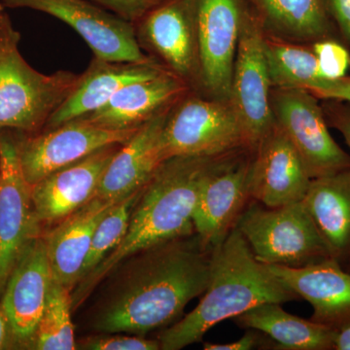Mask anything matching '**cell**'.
<instances>
[{
	"instance_id": "cell-1",
	"label": "cell",
	"mask_w": 350,
	"mask_h": 350,
	"mask_svg": "<svg viewBox=\"0 0 350 350\" xmlns=\"http://www.w3.org/2000/svg\"><path fill=\"white\" fill-rule=\"evenodd\" d=\"M213 248L194 232L128 258L108 275L116 278L96 306L94 330L145 336L174 323L208 286Z\"/></svg>"
},
{
	"instance_id": "cell-2",
	"label": "cell",
	"mask_w": 350,
	"mask_h": 350,
	"mask_svg": "<svg viewBox=\"0 0 350 350\" xmlns=\"http://www.w3.org/2000/svg\"><path fill=\"white\" fill-rule=\"evenodd\" d=\"M214 157H174L161 163L142 189L121 243L75 285L71 295L73 310L128 258L194 234L196 204Z\"/></svg>"
},
{
	"instance_id": "cell-3",
	"label": "cell",
	"mask_w": 350,
	"mask_h": 350,
	"mask_svg": "<svg viewBox=\"0 0 350 350\" xmlns=\"http://www.w3.org/2000/svg\"><path fill=\"white\" fill-rule=\"evenodd\" d=\"M300 300L269 269L258 261L236 227L213 248V271L199 305L183 319L161 332L163 350H179L200 342L213 326L262 304Z\"/></svg>"
},
{
	"instance_id": "cell-4",
	"label": "cell",
	"mask_w": 350,
	"mask_h": 350,
	"mask_svg": "<svg viewBox=\"0 0 350 350\" xmlns=\"http://www.w3.org/2000/svg\"><path fill=\"white\" fill-rule=\"evenodd\" d=\"M20 40L19 31L3 11L0 14V131L31 135L44 130L72 93L80 75L39 72L21 54Z\"/></svg>"
},
{
	"instance_id": "cell-5",
	"label": "cell",
	"mask_w": 350,
	"mask_h": 350,
	"mask_svg": "<svg viewBox=\"0 0 350 350\" xmlns=\"http://www.w3.org/2000/svg\"><path fill=\"white\" fill-rule=\"evenodd\" d=\"M234 227L268 266L301 268L332 258L303 202L269 207L251 200Z\"/></svg>"
},
{
	"instance_id": "cell-6",
	"label": "cell",
	"mask_w": 350,
	"mask_h": 350,
	"mask_svg": "<svg viewBox=\"0 0 350 350\" xmlns=\"http://www.w3.org/2000/svg\"><path fill=\"white\" fill-rule=\"evenodd\" d=\"M250 148L231 101L190 91L170 108L162 133L163 160L174 157H211Z\"/></svg>"
},
{
	"instance_id": "cell-7",
	"label": "cell",
	"mask_w": 350,
	"mask_h": 350,
	"mask_svg": "<svg viewBox=\"0 0 350 350\" xmlns=\"http://www.w3.org/2000/svg\"><path fill=\"white\" fill-rule=\"evenodd\" d=\"M133 25L142 50L197 93L200 75L197 0H161Z\"/></svg>"
},
{
	"instance_id": "cell-8",
	"label": "cell",
	"mask_w": 350,
	"mask_h": 350,
	"mask_svg": "<svg viewBox=\"0 0 350 350\" xmlns=\"http://www.w3.org/2000/svg\"><path fill=\"white\" fill-rule=\"evenodd\" d=\"M273 120L300 154L312 178L350 169V156L331 137L319 98L304 89L271 88Z\"/></svg>"
},
{
	"instance_id": "cell-9",
	"label": "cell",
	"mask_w": 350,
	"mask_h": 350,
	"mask_svg": "<svg viewBox=\"0 0 350 350\" xmlns=\"http://www.w3.org/2000/svg\"><path fill=\"white\" fill-rule=\"evenodd\" d=\"M254 150L241 148L214 157L196 204V234L215 247L236 225L250 202V177Z\"/></svg>"
},
{
	"instance_id": "cell-10",
	"label": "cell",
	"mask_w": 350,
	"mask_h": 350,
	"mask_svg": "<svg viewBox=\"0 0 350 350\" xmlns=\"http://www.w3.org/2000/svg\"><path fill=\"white\" fill-rule=\"evenodd\" d=\"M4 8H29L63 21L88 44L94 57L109 62H156L142 50L133 23L90 0H2Z\"/></svg>"
},
{
	"instance_id": "cell-11",
	"label": "cell",
	"mask_w": 350,
	"mask_h": 350,
	"mask_svg": "<svg viewBox=\"0 0 350 350\" xmlns=\"http://www.w3.org/2000/svg\"><path fill=\"white\" fill-rule=\"evenodd\" d=\"M271 89L265 32L254 14L244 3L232 69L231 103L253 150L275 125L269 103Z\"/></svg>"
},
{
	"instance_id": "cell-12",
	"label": "cell",
	"mask_w": 350,
	"mask_h": 350,
	"mask_svg": "<svg viewBox=\"0 0 350 350\" xmlns=\"http://www.w3.org/2000/svg\"><path fill=\"white\" fill-rule=\"evenodd\" d=\"M137 129L112 130L78 118L50 130L18 139L23 172L32 186L48 175L64 169L111 145L124 144Z\"/></svg>"
},
{
	"instance_id": "cell-13",
	"label": "cell",
	"mask_w": 350,
	"mask_h": 350,
	"mask_svg": "<svg viewBox=\"0 0 350 350\" xmlns=\"http://www.w3.org/2000/svg\"><path fill=\"white\" fill-rule=\"evenodd\" d=\"M243 0H197L200 75L197 93L231 101Z\"/></svg>"
},
{
	"instance_id": "cell-14",
	"label": "cell",
	"mask_w": 350,
	"mask_h": 350,
	"mask_svg": "<svg viewBox=\"0 0 350 350\" xmlns=\"http://www.w3.org/2000/svg\"><path fill=\"white\" fill-rule=\"evenodd\" d=\"M0 131V292L27 243L38 236L31 186L19 158L18 139Z\"/></svg>"
},
{
	"instance_id": "cell-15",
	"label": "cell",
	"mask_w": 350,
	"mask_h": 350,
	"mask_svg": "<svg viewBox=\"0 0 350 350\" xmlns=\"http://www.w3.org/2000/svg\"><path fill=\"white\" fill-rule=\"evenodd\" d=\"M52 282L45 241L38 234L27 243L18 258L0 303L12 326L19 349H32Z\"/></svg>"
},
{
	"instance_id": "cell-16",
	"label": "cell",
	"mask_w": 350,
	"mask_h": 350,
	"mask_svg": "<svg viewBox=\"0 0 350 350\" xmlns=\"http://www.w3.org/2000/svg\"><path fill=\"white\" fill-rule=\"evenodd\" d=\"M312 179L300 154L275 123L254 149L250 199L269 207L301 202Z\"/></svg>"
},
{
	"instance_id": "cell-17",
	"label": "cell",
	"mask_w": 350,
	"mask_h": 350,
	"mask_svg": "<svg viewBox=\"0 0 350 350\" xmlns=\"http://www.w3.org/2000/svg\"><path fill=\"white\" fill-rule=\"evenodd\" d=\"M121 145L105 147L32 185V204L39 223L63 220L94 199L108 163Z\"/></svg>"
},
{
	"instance_id": "cell-18",
	"label": "cell",
	"mask_w": 350,
	"mask_h": 350,
	"mask_svg": "<svg viewBox=\"0 0 350 350\" xmlns=\"http://www.w3.org/2000/svg\"><path fill=\"white\" fill-rule=\"evenodd\" d=\"M269 268L285 286L312 305V321L335 331L350 325V273L335 259L301 268Z\"/></svg>"
},
{
	"instance_id": "cell-19",
	"label": "cell",
	"mask_w": 350,
	"mask_h": 350,
	"mask_svg": "<svg viewBox=\"0 0 350 350\" xmlns=\"http://www.w3.org/2000/svg\"><path fill=\"white\" fill-rule=\"evenodd\" d=\"M165 71L169 70L158 62L126 63L94 57L84 73L80 75L72 93L50 117L44 130L87 116L103 107L122 88L156 77Z\"/></svg>"
},
{
	"instance_id": "cell-20",
	"label": "cell",
	"mask_w": 350,
	"mask_h": 350,
	"mask_svg": "<svg viewBox=\"0 0 350 350\" xmlns=\"http://www.w3.org/2000/svg\"><path fill=\"white\" fill-rule=\"evenodd\" d=\"M192 91L183 80L165 71L156 77L131 83L103 107L82 118L112 130H131L169 109Z\"/></svg>"
},
{
	"instance_id": "cell-21",
	"label": "cell",
	"mask_w": 350,
	"mask_h": 350,
	"mask_svg": "<svg viewBox=\"0 0 350 350\" xmlns=\"http://www.w3.org/2000/svg\"><path fill=\"white\" fill-rule=\"evenodd\" d=\"M170 108L140 126L119 147L101 177L96 197L118 202L144 187L153 176L165 162L161 156L160 139Z\"/></svg>"
},
{
	"instance_id": "cell-22",
	"label": "cell",
	"mask_w": 350,
	"mask_h": 350,
	"mask_svg": "<svg viewBox=\"0 0 350 350\" xmlns=\"http://www.w3.org/2000/svg\"><path fill=\"white\" fill-rule=\"evenodd\" d=\"M116 202L94 197L61 220L44 237L54 280L70 290L75 287L81 276L94 231Z\"/></svg>"
},
{
	"instance_id": "cell-23",
	"label": "cell",
	"mask_w": 350,
	"mask_h": 350,
	"mask_svg": "<svg viewBox=\"0 0 350 350\" xmlns=\"http://www.w3.org/2000/svg\"><path fill=\"white\" fill-rule=\"evenodd\" d=\"M301 202L332 258L347 268L350 262V169L312 179Z\"/></svg>"
},
{
	"instance_id": "cell-24",
	"label": "cell",
	"mask_w": 350,
	"mask_h": 350,
	"mask_svg": "<svg viewBox=\"0 0 350 350\" xmlns=\"http://www.w3.org/2000/svg\"><path fill=\"white\" fill-rule=\"evenodd\" d=\"M265 34L290 42L312 45L338 39L322 0H243Z\"/></svg>"
},
{
	"instance_id": "cell-25",
	"label": "cell",
	"mask_w": 350,
	"mask_h": 350,
	"mask_svg": "<svg viewBox=\"0 0 350 350\" xmlns=\"http://www.w3.org/2000/svg\"><path fill=\"white\" fill-rule=\"evenodd\" d=\"M234 320L241 328L267 335L273 342L271 349L334 350L337 331L285 312L282 304H262Z\"/></svg>"
},
{
	"instance_id": "cell-26",
	"label": "cell",
	"mask_w": 350,
	"mask_h": 350,
	"mask_svg": "<svg viewBox=\"0 0 350 350\" xmlns=\"http://www.w3.org/2000/svg\"><path fill=\"white\" fill-rule=\"evenodd\" d=\"M265 53L271 88L308 90L323 78L310 45L265 34Z\"/></svg>"
},
{
	"instance_id": "cell-27",
	"label": "cell",
	"mask_w": 350,
	"mask_h": 350,
	"mask_svg": "<svg viewBox=\"0 0 350 350\" xmlns=\"http://www.w3.org/2000/svg\"><path fill=\"white\" fill-rule=\"evenodd\" d=\"M71 290L53 278L47 303L36 329L32 349L75 350Z\"/></svg>"
},
{
	"instance_id": "cell-28",
	"label": "cell",
	"mask_w": 350,
	"mask_h": 350,
	"mask_svg": "<svg viewBox=\"0 0 350 350\" xmlns=\"http://www.w3.org/2000/svg\"><path fill=\"white\" fill-rule=\"evenodd\" d=\"M144 187L117 202L110 209L109 213L100 221L94 231L93 241L85 260L79 282L92 273L121 243L128 229L133 207L137 204Z\"/></svg>"
},
{
	"instance_id": "cell-29",
	"label": "cell",
	"mask_w": 350,
	"mask_h": 350,
	"mask_svg": "<svg viewBox=\"0 0 350 350\" xmlns=\"http://www.w3.org/2000/svg\"><path fill=\"white\" fill-rule=\"evenodd\" d=\"M320 75L326 79L347 76L350 68V51L338 39H323L312 44Z\"/></svg>"
},
{
	"instance_id": "cell-30",
	"label": "cell",
	"mask_w": 350,
	"mask_h": 350,
	"mask_svg": "<svg viewBox=\"0 0 350 350\" xmlns=\"http://www.w3.org/2000/svg\"><path fill=\"white\" fill-rule=\"evenodd\" d=\"M76 349L86 350H159L161 344L157 340H148L144 336H124L107 334L93 336L80 340Z\"/></svg>"
},
{
	"instance_id": "cell-31",
	"label": "cell",
	"mask_w": 350,
	"mask_h": 350,
	"mask_svg": "<svg viewBox=\"0 0 350 350\" xmlns=\"http://www.w3.org/2000/svg\"><path fill=\"white\" fill-rule=\"evenodd\" d=\"M129 22H137L161 0H90Z\"/></svg>"
},
{
	"instance_id": "cell-32",
	"label": "cell",
	"mask_w": 350,
	"mask_h": 350,
	"mask_svg": "<svg viewBox=\"0 0 350 350\" xmlns=\"http://www.w3.org/2000/svg\"><path fill=\"white\" fill-rule=\"evenodd\" d=\"M321 107L327 125L340 131L350 148V103L323 100Z\"/></svg>"
},
{
	"instance_id": "cell-33",
	"label": "cell",
	"mask_w": 350,
	"mask_h": 350,
	"mask_svg": "<svg viewBox=\"0 0 350 350\" xmlns=\"http://www.w3.org/2000/svg\"><path fill=\"white\" fill-rule=\"evenodd\" d=\"M338 39L350 51V0H322Z\"/></svg>"
},
{
	"instance_id": "cell-34",
	"label": "cell",
	"mask_w": 350,
	"mask_h": 350,
	"mask_svg": "<svg viewBox=\"0 0 350 350\" xmlns=\"http://www.w3.org/2000/svg\"><path fill=\"white\" fill-rule=\"evenodd\" d=\"M319 100H337L350 103V76L338 79L321 78L308 90Z\"/></svg>"
},
{
	"instance_id": "cell-35",
	"label": "cell",
	"mask_w": 350,
	"mask_h": 350,
	"mask_svg": "<svg viewBox=\"0 0 350 350\" xmlns=\"http://www.w3.org/2000/svg\"><path fill=\"white\" fill-rule=\"evenodd\" d=\"M204 350H251L260 349L264 345V338L259 331H248L238 340L227 342V344H213V342H204Z\"/></svg>"
},
{
	"instance_id": "cell-36",
	"label": "cell",
	"mask_w": 350,
	"mask_h": 350,
	"mask_svg": "<svg viewBox=\"0 0 350 350\" xmlns=\"http://www.w3.org/2000/svg\"><path fill=\"white\" fill-rule=\"evenodd\" d=\"M19 347L14 336L12 326L5 310L0 304V350L18 349Z\"/></svg>"
},
{
	"instance_id": "cell-37",
	"label": "cell",
	"mask_w": 350,
	"mask_h": 350,
	"mask_svg": "<svg viewBox=\"0 0 350 350\" xmlns=\"http://www.w3.org/2000/svg\"><path fill=\"white\" fill-rule=\"evenodd\" d=\"M334 350H350V325L337 331L334 340Z\"/></svg>"
},
{
	"instance_id": "cell-38",
	"label": "cell",
	"mask_w": 350,
	"mask_h": 350,
	"mask_svg": "<svg viewBox=\"0 0 350 350\" xmlns=\"http://www.w3.org/2000/svg\"><path fill=\"white\" fill-rule=\"evenodd\" d=\"M4 9H5V8H4L3 5H2L1 3H0V12H2V11H4Z\"/></svg>"
},
{
	"instance_id": "cell-39",
	"label": "cell",
	"mask_w": 350,
	"mask_h": 350,
	"mask_svg": "<svg viewBox=\"0 0 350 350\" xmlns=\"http://www.w3.org/2000/svg\"><path fill=\"white\" fill-rule=\"evenodd\" d=\"M345 269H347V271H349L350 273V262L349 265H347V268H345Z\"/></svg>"
},
{
	"instance_id": "cell-40",
	"label": "cell",
	"mask_w": 350,
	"mask_h": 350,
	"mask_svg": "<svg viewBox=\"0 0 350 350\" xmlns=\"http://www.w3.org/2000/svg\"><path fill=\"white\" fill-rule=\"evenodd\" d=\"M2 12H3V11H2ZM2 12H0V14H1Z\"/></svg>"
}]
</instances>
